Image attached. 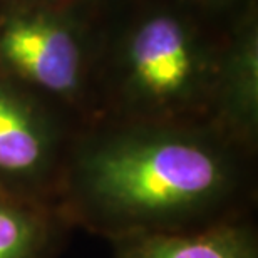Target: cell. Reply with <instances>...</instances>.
I'll return each instance as SVG.
<instances>
[{"label":"cell","mask_w":258,"mask_h":258,"mask_svg":"<svg viewBox=\"0 0 258 258\" xmlns=\"http://www.w3.org/2000/svg\"><path fill=\"white\" fill-rule=\"evenodd\" d=\"M191 4L208 10V12L218 15L223 19H235L251 0H189Z\"/></svg>","instance_id":"obj_9"},{"label":"cell","mask_w":258,"mask_h":258,"mask_svg":"<svg viewBox=\"0 0 258 258\" xmlns=\"http://www.w3.org/2000/svg\"><path fill=\"white\" fill-rule=\"evenodd\" d=\"M77 129L60 112L0 76V195L55 208Z\"/></svg>","instance_id":"obj_4"},{"label":"cell","mask_w":258,"mask_h":258,"mask_svg":"<svg viewBox=\"0 0 258 258\" xmlns=\"http://www.w3.org/2000/svg\"><path fill=\"white\" fill-rule=\"evenodd\" d=\"M211 122L241 146L258 151V0H251L231 24Z\"/></svg>","instance_id":"obj_5"},{"label":"cell","mask_w":258,"mask_h":258,"mask_svg":"<svg viewBox=\"0 0 258 258\" xmlns=\"http://www.w3.org/2000/svg\"><path fill=\"white\" fill-rule=\"evenodd\" d=\"M235 19L189 0L116 4L99 22V121L211 122Z\"/></svg>","instance_id":"obj_2"},{"label":"cell","mask_w":258,"mask_h":258,"mask_svg":"<svg viewBox=\"0 0 258 258\" xmlns=\"http://www.w3.org/2000/svg\"><path fill=\"white\" fill-rule=\"evenodd\" d=\"M69 230L52 206L0 195V258H55Z\"/></svg>","instance_id":"obj_7"},{"label":"cell","mask_w":258,"mask_h":258,"mask_svg":"<svg viewBox=\"0 0 258 258\" xmlns=\"http://www.w3.org/2000/svg\"><path fill=\"white\" fill-rule=\"evenodd\" d=\"M112 245L114 258H258L251 216L188 233L134 236Z\"/></svg>","instance_id":"obj_6"},{"label":"cell","mask_w":258,"mask_h":258,"mask_svg":"<svg viewBox=\"0 0 258 258\" xmlns=\"http://www.w3.org/2000/svg\"><path fill=\"white\" fill-rule=\"evenodd\" d=\"M99 22L77 10L0 0V76L76 127L99 121Z\"/></svg>","instance_id":"obj_3"},{"label":"cell","mask_w":258,"mask_h":258,"mask_svg":"<svg viewBox=\"0 0 258 258\" xmlns=\"http://www.w3.org/2000/svg\"><path fill=\"white\" fill-rule=\"evenodd\" d=\"M9 2L47 5V7L77 10V12L92 15V17H102L107 10L119 4L121 0H9Z\"/></svg>","instance_id":"obj_8"},{"label":"cell","mask_w":258,"mask_h":258,"mask_svg":"<svg viewBox=\"0 0 258 258\" xmlns=\"http://www.w3.org/2000/svg\"><path fill=\"white\" fill-rule=\"evenodd\" d=\"M256 153L213 122L96 121L77 129L55 208L114 241L251 216Z\"/></svg>","instance_id":"obj_1"}]
</instances>
